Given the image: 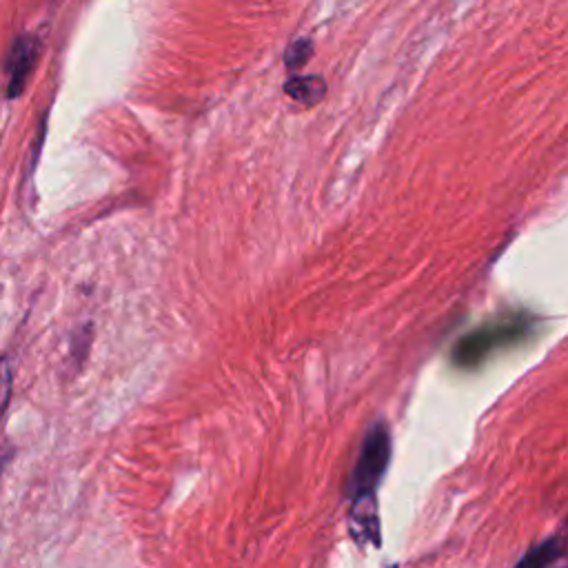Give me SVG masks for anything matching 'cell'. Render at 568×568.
I'll use <instances>...</instances> for the list:
<instances>
[{
	"instance_id": "obj_2",
	"label": "cell",
	"mask_w": 568,
	"mask_h": 568,
	"mask_svg": "<svg viewBox=\"0 0 568 568\" xmlns=\"http://www.w3.org/2000/svg\"><path fill=\"white\" fill-rule=\"evenodd\" d=\"M388 459H390L388 430L384 424H375V426H371V430L366 433V437L362 442L357 464L351 475V497L375 495V488H377L382 475L386 473Z\"/></svg>"
},
{
	"instance_id": "obj_8",
	"label": "cell",
	"mask_w": 568,
	"mask_h": 568,
	"mask_svg": "<svg viewBox=\"0 0 568 568\" xmlns=\"http://www.w3.org/2000/svg\"><path fill=\"white\" fill-rule=\"evenodd\" d=\"M11 397V364L7 357H0V417Z\"/></svg>"
},
{
	"instance_id": "obj_4",
	"label": "cell",
	"mask_w": 568,
	"mask_h": 568,
	"mask_svg": "<svg viewBox=\"0 0 568 568\" xmlns=\"http://www.w3.org/2000/svg\"><path fill=\"white\" fill-rule=\"evenodd\" d=\"M348 524H351V535L357 544L362 546L379 544V517H377L375 495L353 497Z\"/></svg>"
},
{
	"instance_id": "obj_9",
	"label": "cell",
	"mask_w": 568,
	"mask_h": 568,
	"mask_svg": "<svg viewBox=\"0 0 568 568\" xmlns=\"http://www.w3.org/2000/svg\"><path fill=\"white\" fill-rule=\"evenodd\" d=\"M9 459H11V450H9V448H0V473L4 470V466L9 464Z\"/></svg>"
},
{
	"instance_id": "obj_5",
	"label": "cell",
	"mask_w": 568,
	"mask_h": 568,
	"mask_svg": "<svg viewBox=\"0 0 568 568\" xmlns=\"http://www.w3.org/2000/svg\"><path fill=\"white\" fill-rule=\"evenodd\" d=\"M284 93L304 106H313L324 98L326 82L320 75H293L286 80Z\"/></svg>"
},
{
	"instance_id": "obj_7",
	"label": "cell",
	"mask_w": 568,
	"mask_h": 568,
	"mask_svg": "<svg viewBox=\"0 0 568 568\" xmlns=\"http://www.w3.org/2000/svg\"><path fill=\"white\" fill-rule=\"evenodd\" d=\"M313 55V42L311 40H295L288 44L284 53V62L288 69H300L306 64V60Z\"/></svg>"
},
{
	"instance_id": "obj_6",
	"label": "cell",
	"mask_w": 568,
	"mask_h": 568,
	"mask_svg": "<svg viewBox=\"0 0 568 568\" xmlns=\"http://www.w3.org/2000/svg\"><path fill=\"white\" fill-rule=\"evenodd\" d=\"M561 541L559 539H548L535 548H530L521 559L519 566H546L550 561H555L561 555Z\"/></svg>"
},
{
	"instance_id": "obj_3",
	"label": "cell",
	"mask_w": 568,
	"mask_h": 568,
	"mask_svg": "<svg viewBox=\"0 0 568 568\" xmlns=\"http://www.w3.org/2000/svg\"><path fill=\"white\" fill-rule=\"evenodd\" d=\"M40 58V40L31 33H22L13 40L7 55V95L18 98L36 69Z\"/></svg>"
},
{
	"instance_id": "obj_1",
	"label": "cell",
	"mask_w": 568,
	"mask_h": 568,
	"mask_svg": "<svg viewBox=\"0 0 568 568\" xmlns=\"http://www.w3.org/2000/svg\"><path fill=\"white\" fill-rule=\"evenodd\" d=\"M537 328V317L528 313H508L484 322L481 326L462 335L450 348V362L457 368L475 371L484 366L495 353L526 342Z\"/></svg>"
}]
</instances>
